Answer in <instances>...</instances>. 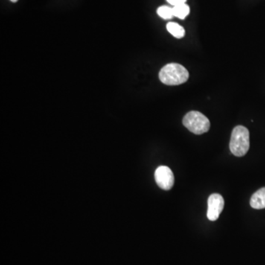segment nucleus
<instances>
[{"mask_svg": "<svg viewBox=\"0 0 265 265\" xmlns=\"http://www.w3.org/2000/svg\"><path fill=\"white\" fill-rule=\"evenodd\" d=\"M189 71L185 67L178 64H168L161 68L159 79L167 86H178L188 80Z\"/></svg>", "mask_w": 265, "mask_h": 265, "instance_id": "f257e3e1", "label": "nucleus"}, {"mask_svg": "<svg viewBox=\"0 0 265 265\" xmlns=\"http://www.w3.org/2000/svg\"><path fill=\"white\" fill-rule=\"evenodd\" d=\"M249 148V131L244 126H239L234 128L230 141L231 153L236 156L242 157L248 153Z\"/></svg>", "mask_w": 265, "mask_h": 265, "instance_id": "f03ea898", "label": "nucleus"}, {"mask_svg": "<svg viewBox=\"0 0 265 265\" xmlns=\"http://www.w3.org/2000/svg\"><path fill=\"white\" fill-rule=\"evenodd\" d=\"M183 124L190 132L196 134L205 133L210 129V121L199 111H190L183 119Z\"/></svg>", "mask_w": 265, "mask_h": 265, "instance_id": "7ed1b4c3", "label": "nucleus"}, {"mask_svg": "<svg viewBox=\"0 0 265 265\" xmlns=\"http://www.w3.org/2000/svg\"><path fill=\"white\" fill-rule=\"evenodd\" d=\"M155 179L158 187L164 190H171L174 185V175L170 168L166 166H161L156 169Z\"/></svg>", "mask_w": 265, "mask_h": 265, "instance_id": "20e7f679", "label": "nucleus"}, {"mask_svg": "<svg viewBox=\"0 0 265 265\" xmlns=\"http://www.w3.org/2000/svg\"><path fill=\"white\" fill-rule=\"evenodd\" d=\"M223 198L219 194H212L208 199V211L207 217L208 220L215 221L220 217L224 208Z\"/></svg>", "mask_w": 265, "mask_h": 265, "instance_id": "39448f33", "label": "nucleus"}, {"mask_svg": "<svg viewBox=\"0 0 265 265\" xmlns=\"http://www.w3.org/2000/svg\"><path fill=\"white\" fill-rule=\"evenodd\" d=\"M251 207L255 209L265 208V187L256 192L251 199Z\"/></svg>", "mask_w": 265, "mask_h": 265, "instance_id": "423d86ee", "label": "nucleus"}, {"mask_svg": "<svg viewBox=\"0 0 265 265\" xmlns=\"http://www.w3.org/2000/svg\"><path fill=\"white\" fill-rule=\"evenodd\" d=\"M167 29L169 33L176 39H182L185 36V30L178 23L169 22L167 24Z\"/></svg>", "mask_w": 265, "mask_h": 265, "instance_id": "0eeeda50", "label": "nucleus"}, {"mask_svg": "<svg viewBox=\"0 0 265 265\" xmlns=\"http://www.w3.org/2000/svg\"><path fill=\"white\" fill-rule=\"evenodd\" d=\"M174 16L178 19H184L190 12V7L187 4H181L173 7Z\"/></svg>", "mask_w": 265, "mask_h": 265, "instance_id": "6e6552de", "label": "nucleus"}, {"mask_svg": "<svg viewBox=\"0 0 265 265\" xmlns=\"http://www.w3.org/2000/svg\"><path fill=\"white\" fill-rule=\"evenodd\" d=\"M157 13L160 17L164 19H170L174 16L173 7L169 6H161L157 10Z\"/></svg>", "mask_w": 265, "mask_h": 265, "instance_id": "1a4fd4ad", "label": "nucleus"}, {"mask_svg": "<svg viewBox=\"0 0 265 265\" xmlns=\"http://www.w3.org/2000/svg\"><path fill=\"white\" fill-rule=\"evenodd\" d=\"M167 1L169 4L175 7V6L179 5V4H185L187 0H167Z\"/></svg>", "mask_w": 265, "mask_h": 265, "instance_id": "9d476101", "label": "nucleus"}, {"mask_svg": "<svg viewBox=\"0 0 265 265\" xmlns=\"http://www.w3.org/2000/svg\"><path fill=\"white\" fill-rule=\"evenodd\" d=\"M10 1H11L12 2H16V1H18V0H10Z\"/></svg>", "mask_w": 265, "mask_h": 265, "instance_id": "9b49d317", "label": "nucleus"}]
</instances>
